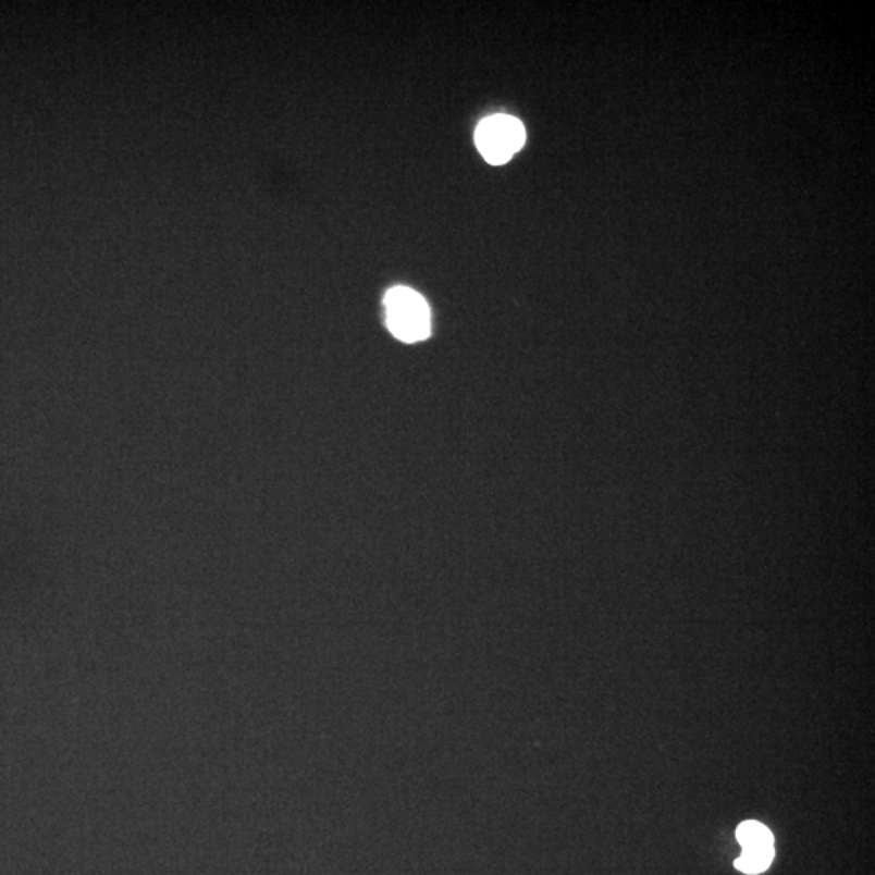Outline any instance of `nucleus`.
Instances as JSON below:
<instances>
[{
    "label": "nucleus",
    "mask_w": 875,
    "mask_h": 875,
    "mask_svg": "<svg viewBox=\"0 0 875 875\" xmlns=\"http://www.w3.org/2000/svg\"><path fill=\"white\" fill-rule=\"evenodd\" d=\"M387 328L404 343H419L430 334V308L426 298L409 287H394L384 297Z\"/></svg>",
    "instance_id": "obj_1"
},
{
    "label": "nucleus",
    "mask_w": 875,
    "mask_h": 875,
    "mask_svg": "<svg viewBox=\"0 0 875 875\" xmlns=\"http://www.w3.org/2000/svg\"><path fill=\"white\" fill-rule=\"evenodd\" d=\"M476 144L490 164H505L526 144V128L510 115H493L477 127Z\"/></svg>",
    "instance_id": "obj_2"
},
{
    "label": "nucleus",
    "mask_w": 875,
    "mask_h": 875,
    "mask_svg": "<svg viewBox=\"0 0 875 875\" xmlns=\"http://www.w3.org/2000/svg\"><path fill=\"white\" fill-rule=\"evenodd\" d=\"M742 851L774 850V835L759 822H742L736 831Z\"/></svg>",
    "instance_id": "obj_3"
},
{
    "label": "nucleus",
    "mask_w": 875,
    "mask_h": 875,
    "mask_svg": "<svg viewBox=\"0 0 875 875\" xmlns=\"http://www.w3.org/2000/svg\"><path fill=\"white\" fill-rule=\"evenodd\" d=\"M774 856L775 850L742 851L735 866L744 874H761L768 870Z\"/></svg>",
    "instance_id": "obj_4"
}]
</instances>
